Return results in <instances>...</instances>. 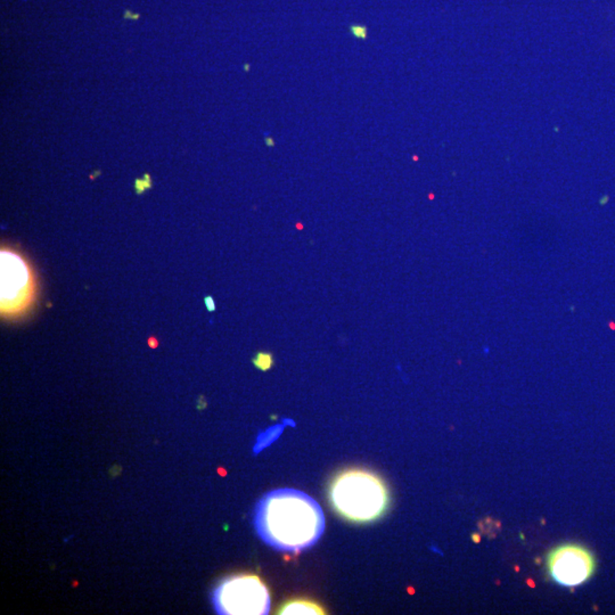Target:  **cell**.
I'll list each match as a JSON object with an SVG mask.
<instances>
[{"label":"cell","instance_id":"6da1fadb","mask_svg":"<svg viewBox=\"0 0 615 615\" xmlns=\"http://www.w3.org/2000/svg\"><path fill=\"white\" fill-rule=\"evenodd\" d=\"M254 526L262 542L271 548L297 554L322 538L325 515L318 503L306 492L277 489L258 501Z\"/></svg>","mask_w":615,"mask_h":615},{"label":"cell","instance_id":"7a4b0ae2","mask_svg":"<svg viewBox=\"0 0 615 615\" xmlns=\"http://www.w3.org/2000/svg\"><path fill=\"white\" fill-rule=\"evenodd\" d=\"M329 494L335 512L351 522H373L389 506L386 483L366 469H350L340 473L331 482Z\"/></svg>","mask_w":615,"mask_h":615},{"label":"cell","instance_id":"3957f363","mask_svg":"<svg viewBox=\"0 0 615 615\" xmlns=\"http://www.w3.org/2000/svg\"><path fill=\"white\" fill-rule=\"evenodd\" d=\"M218 614L265 615L270 611L268 588L257 575L241 574L227 578L212 594Z\"/></svg>","mask_w":615,"mask_h":615},{"label":"cell","instance_id":"277c9868","mask_svg":"<svg viewBox=\"0 0 615 615\" xmlns=\"http://www.w3.org/2000/svg\"><path fill=\"white\" fill-rule=\"evenodd\" d=\"M595 570L593 555L577 545H565L551 553L548 571L557 584L575 587L584 584Z\"/></svg>","mask_w":615,"mask_h":615},{"label":"cell","instance_id":"5b68a950","mask_svg":"<svg viewBox=\"0 0 615 615\" xmlns=\"http://www.w3.org/2000/svg\"><path fill=\"white\" fill-rule=\"evenodd\" d=\"M30 272L16 254L1 253V306L3 311L22 309L31 294Z\"/></svg>","mask_w":615,"mask_h":615},{"label":"cell","instance_id":"8992f818","mask_svg":"<svg viewBox=\"0 0 615 615\" xmlns=\"http://www.w3.org/2000/svg\"><path fill=\"white\" fill-rule=\"evenodd\" d=\"M325 613L318 603L308 600H292L281 606L278 614L281 615H322Z\"/></svg>","mask_w":615,"mask_h":615},{"label":"cell","instance_id":"52a82bcc","mask_svg":"<svg viewBox=\"0 0 615 615\" xmlns=\"http://www.w3.org/2000/svg\"><path fill=\"white\" fill-rule=\"evenodd\" d=\"M253 363H254L255 366L258 367L259 370H269L272 366V363H274L272 354H268V352H260V354H257V357L254 358Z\"/></svg>","mask_w":615,"mask_h":615},{"label":"cell","instance_id":"ba28073f","mask_svg":"<svg viewBox=\"0 0 615 615\" xmlns=\"http://www.w3.org/2000/svg\"><path fill=\"white\" fill-rule=\"evenodd\" d=\"M352 32H354V35L358 38H365L366 37V29L363 28V26H352Z\"/></svg>","mask_w":615,"mask_h":615},{"label":"cell","instance_id":"9c48e42d","mask_svg":"<svg viewBox=\"0 0 615 615\" xmlns=\"http://www.w3.org/2000/svg\"><path fill=\"white\" fill-rule=\"evenodd\" d=\"M205 302L209 311H214V310H216V303H214V300L212 297H205Z\"/></svg>","mask_w":615,"mask_h":615}]
</instances>
